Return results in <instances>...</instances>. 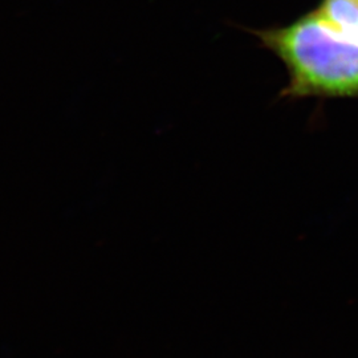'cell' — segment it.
<instances>
[{
    "label": "cell",
    "instance_id": "6da1fadb",
    "mask_svg": "<svg viewBox=\"0 0 358 358\" xmlns=\"http://www.w3.org/2000/svg\"><path fill=\"white\" fill-rule=\"evenodd\" d=\"M260 38L288 66L291 94L358 96V41L334 29L319 13L262 32Z\"/></svg>",
    "mask_w": 358,
    "mask_h": 358
},
{
    "label": "cell",
    "instance_id": "7a4b0ae2",
    "mask_svg": "<svg viewBox=\"0 0 358 358\" xmlns=\"http://www.w3.org/2000/svg\"><path fill=\"white\" fill-rule=\"evenodd\" d=\"M317 13L334 29L358 41V0H322Z\"/></svg>",
    "mask_w": 358,
    "mask_h": 358
}]
</instances>
